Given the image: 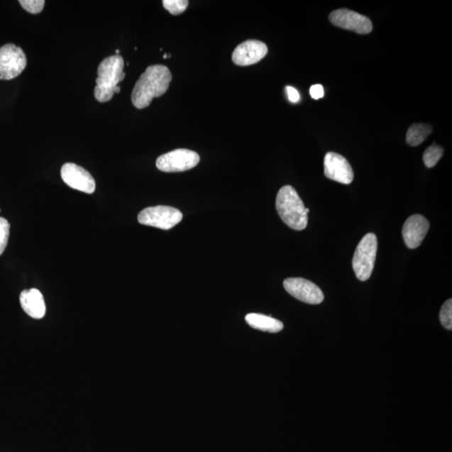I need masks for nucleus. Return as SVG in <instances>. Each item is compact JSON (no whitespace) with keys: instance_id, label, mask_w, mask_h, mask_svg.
<instances>
[{"instance_id":"obj_1","label":"nucleus","mask_w":452,"mask_h":452,"mask_svg":"<svg viewBox=\"0 0 452 452\" xmlns=\"http://www.w3.org/2000/svg\"><path fill=\"white\" fill-rule=\"evenodd\" d=\"M172 81L170 69L162 65L148 67L139 77L132 93L133 104L138 109H146L153 99L169 89Z\"/></svg>"},{"instance_id":"obj_2","label":"nucleus","mask_w":452,"mask_h":452,"mask_svg":"<svg viewBox=\"0 0 452 452\" xmlns=\"http://www.w3.org/2000/svg\"><path fill=\"white\" fill-rule=\"evenodd\" d=\"M124 60L120 55L106 57L97 69L95 99L99 102H107L113 99L115 93H120L118 84L124 80Z\"/></svg>"},{"instance_id":"obj_3","label":"nucleus","mask_w":452,"mask_h":452,"mask_svg":"<svg viewBox=\"0 0 452 452\" xmlns=\"http://www.w3.org/2000/svg\"><path fill=\"white\" fill-rule=\"evenodd\" d=\"M276 207L279 216L287 226L295 231L305 229L309 221V209L305 207L294 188L285 185L279 190Z\"/></svg>"},{"instance_id":"obj_4","label":"nucleus","mask_w":452,"mask_h":452,"mask_svg":"<svg viewBox=\"0 0 452 452\" xmlns=\"http://www.w3.org/2000/svg\"><path fill=\"white\" fill-rule=\"evenodd\" d=\"M378 241L373 233L363 237L358 245L353 258V268L356 277L362 282L367 281L374 271Z\"/></svg>"},{"instance_id":"obj_5","label":"nucleus","mask_w":452,"mask_h":452,"mask_svg":"<svg viewBox=\"0 0 452 452\" xmlns=\"http://www.w3.org/2000/svg\"><path fill=\"white\" fill-rule=\"evenodd\" d=\"M183 214L178 209L158 206L144 209L139 213L138 220L142 225L170 230L182 221Z\"/></svg>"},{"instance_id":"obj_6","label":"nucleus","mask_w":452,"mask_h":452,"mask_svg":"<svg viewBox=\"0 0 452 452\" xmlns=\"http://www.w3.org/2000/svg\"><path fill=\"white\" fill-rule=\"evenodd\" d=\"M200 158L197 153L189 149H175L158 158L156 166L166 173H178L192 170L197 166Z\"/></svg>"},{"instance_id":"obj_7","label":"nucleus","mask_w":452,"mask_h":452,"mask_svg":"<svg viewBox=\"0 0 452 452\" xmlns=\"http://www.w3.org/2000/svg\"><path fill=\"white\" fill-rule=\"evenodd\" d=\"M26 65V55L18 46L6 44L0 48V80H12L20 76Z\"/></svg>"},{"instance_id":"obj_8","label":"nucleus","mask_w":452,"mask_h":452,"mask_svg":"<svg viewBox=\"0 0 452 452\" xmlns=\"http://www.w3.org/2000/svg\"><path fill=\"white\" fill-rule=\"evenodd\" d=\"M284 288L297 300L309 304H320L324 300L321 289L314 282L304 278H287L283 282Z\"/></svg>"},{"instance_id":"obj_9","label":"nucleus","mask_w":452,"mask_h":452,"mask_svg":"<svg viewBox=\"0 0 452 452\" xmlns=\"http://www.w3.org/2000/svg\"><path fill=\"white\" fill-rule=\"evenodd\" d=\"M329 21L335 26L342 29L366 35L373 30L372 22L369 18L347 9H340L330 13Z\"/></svg>"},{"instance_id":"obj_10","label":"nucleus","mask_w":452,"mask_h":452,"mask_svg":"<svg viewBox=\"0 0 452 452\" xmlns=\"http://www.w3.org/2000/svg\"><path fill=\"white\" fill-rule=\"evenodd\" d=\"M60 175L69 187L87 194L94 193L96 182L89 172L82 167L67 162L62 166Z\"/></svg>"},{"instance_id":"obj_11","label":"nucleus","mask_w":452,"mask_h":452,"mask_svg":"<svg viewBox=\"0 0 452 452\" xmlns=\"http://www.w3.org/2000/svg\"><path fill=\"white\" fill-rule=\"evenodd\" d=\"M324 175L328 179L343 184H351L353 180L351 164L346 158L333 152L325 155Z\"/></svg>"},{"instance_id":"obj_12","label":"nucleus","mask_w":452,"mask_h":452,"mask_svg":"<svg viewBox=\"0 0 452 452\" xmlns=\"http://www.w3.org/2000/svg\"><path fill=\"white\" fill-rule=\"evenodd\" d=\"M268 53V46L263 42L249 40L240 44L233 51L232 60L237 66H251L262 60Z\"/></svg>"},{"instance_id":"obj_13","label":"nucleus","mask_w":452,"mask_h":452,"mask_svg":"<svg viewBox=\"0 0 452 452\" xmlns=\"http://www.w3.org/2000/svg\"><path fill=\"white\" fill-rule=\"evenodd\" d=\"M430 229V223L421 214H414L405 221L402 235L405 245L409 249H416L421 246Z\"/></svg>"},{"instance_id":"obj_14","label":"nucleus","mask_w":452,"mask_h":452,"mask_svg":"<svg viewBox=\"0 0 452 452\" xmlns=\"http://www.w3.org/2000/svg\"><path fill=\"white\" fill-rule=\"evenodd\" d=\"M22 309L32 319H41L45 315L46 307L43 295L36 288L24 290L21 293Z\"/></svg>"},{"instance_id":"obj_15","label":"nucleus","mask_w":452,"mask_h":452,"mask_svg":"<svg viewBox=\"0 0 452 452\" xmlns=\"http://www.w3.org/2000/svg\"><path fill=\"white\" fill-rule=\"evenodd\" d=\"M246 323L250 327L263 332L277 334L281 332L284 325L281 321L259 314H249L246 316Z\"/></svg>"},{"instance_id":"obj_16","label":"nucleus","mask_w":452,"mask_h":452,"mask_svg":"<svg viewBox=\"0 0 452 452\" xmlns=\"http://www.w3.org/2000/svg\"><path fill=\"white\" fill-rule=\"evenodd\" d=\"M432 133L430 125L414 123L408 129L407 142L409 145L416 147L425 141V139Z\"/></svg>"},{"instance_id":"obj_17","label":"nucleus","mask_w":452,"mask_h":452,"mask_svg":"<svg viewBox=\"0 0 452 452\" xmlns=\"http://www.w3.org/2000/svg\"><path fill=\"white\" fill-rule=\"evenodd\" d=\"M443 148L436 145V143L429 147L424 153L423 160L427 167H433L436 165L438 161L443 155Z\"/></svg>"},{"instance_id":"obj_18","label":"nucleus","mask_w":452,"mask_h":452,"mask_svg":"<svg viewBox=\"0 0 452 452\" xmlns=\"http://www.w3.org/2000/svg\"><path fill=\"white\" fill-rule=\"evenodd\" d=\"M164 7L171 15L179 16L186 11L189 6L188 0H164Z\"/></svg>"},{"instance_id":"obj_19","label":"nucleus","mask_w":452,"mask_h":452,"mask_svg":"<svg viewBox=\"0 0 452 452\" xmlns=\"http://www.w3.org/2000/svg\"><path fill=\"white\" fill-rule=\"evenodd\" d=\"M440 320L444 328L452 329V300H447L440 312Z\"/></svg>"},{"instance_id":"obj_20","label":"nucleus","mask_w":452,"mask_h":452,"mask_svg":"<svg viewBox=\"0 0 452 452\" xmlns=\"http://www.w3.org/2000/svg\"><path fill=\"white\" fill-rule=\"evenodd\" d=\"M9 229H11V225L6 219L0 217V255L4 253L6 250L9 237Z\"/></svg>"},{"instance_id":"obj_21","label":"nucleus","mask_w":452,"mask_h":452,"mask_svg":"<svg viewBox=\"0 0 452 452\" xmlns=\"http://www.w3.org/2000/svg\"><path fill=\"white\" fill-rule=\"evenodd\" d=\"M18 3L27 12L34 13V15L40 13L45 4L44 0H21Z\"/></svg>"},{"instance_id":"obj_22","label":"nucleus","mask_w":452,"mask_h":452,"mask_svg":"<svg viewBox=\"0 0 452 452\" xmlns=\"http://www.w3.org/2000/svg\"><path fill=\"white\" fill-rule=\"evenodd\" d=\"M310 95L316 100L324 97V91L323 86L320 85V84H316V85L312 86L310 88Z\"/></svg>"},{"instance_id":"obj_23","label":"nucleus","mask_w":452,"mask_h":452,"mask_svg":"<svg viewBox=\"0 0 452 452\" xmlns=\"http://www.w3.org/2000/svg\"><path fill=\"white\" fill-rule=\"evenodd\" d=\"M286 89L289 101L293 102V104H297V102L300 101L299 92L294 87H287Z\"/></svg>"},{"instance_id":"obj_24","label":"nucleus","mask_w":452,"mask_h":452,"mask_svg":"<svg viewBox=\"0 0 452 452\" xmlns=\"http://www.w3.org/2000/svg\"><path fill=\"white\" fill-rule=\"evenodd\" d=\"M167 54H165V55H164V59H167Z\"/></svg>"}]
</instances>
